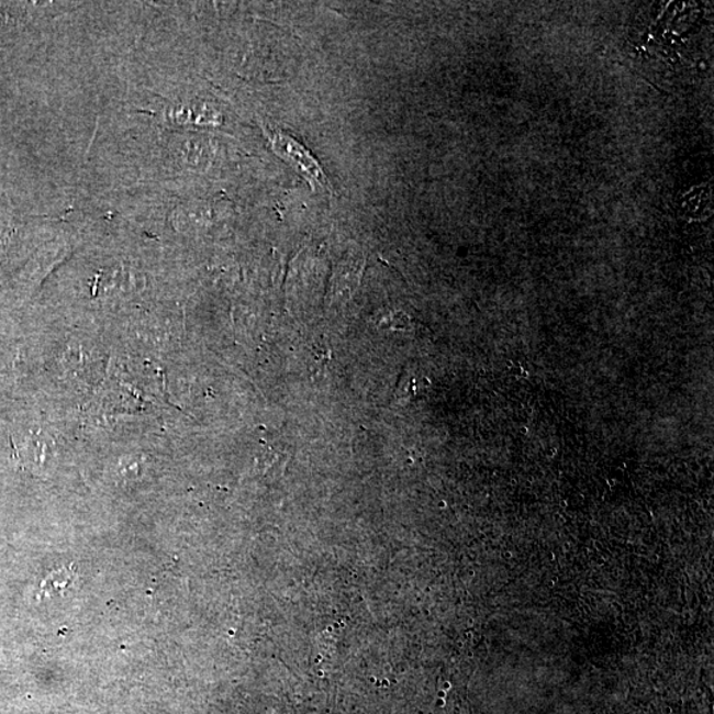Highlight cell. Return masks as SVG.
Returning a JSON list of instances; mask_svg holds the SVG:
<instances>
[{"label":"cell","mask_w":714,"mask_h":714,"mask_svg":"<svg viewBox=\"0 0 714 714\" xmlns=\"http://www.w3.org/2000/svg\"><path fill=\"white\" fill-rule=\"evenodd\" d=\"M271 142L272 148H275L277 155H279V157L285 161H288V164L293 167L297 172H300L303 178H306L310 185L326 190L328 187L326 175H324L317 160L301 145L300 142H297L285 134H276L272 136Z\"/></svg>","instance_id":"1"}]
</instances>
